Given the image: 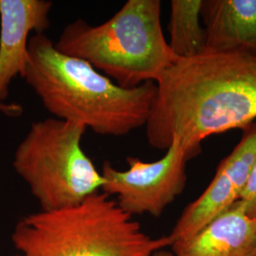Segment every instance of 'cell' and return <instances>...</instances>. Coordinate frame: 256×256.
Here are the masks:
<instances>
[{"mask_svg":"<svg viewBox=\"0 0 256 256\" xmlns=\"http://www.w3.org/2000/svg\"><path fill=\"white\" fill-rule=\"evenodd\" d=\"M22 78L54 118L102 136L120 137L146 126L156 82L124 88L88 62L64 54L44 34H32Z\"/></svg>","mask_w":256,"mask_h":256,"instance_id":"cell-2","label":"cell"},{"mask_svg":"<svg viewBox=\"0 0 256 256\" xmlns=\"http://www.w3.org/2000/svg\"><path fill=\"white\" fill-rule=\"evenodd\" d=\"M200 14L207 52L256 56V0H203Z\"/></svg>","mask_w":256,"mask_h":256,"instance_id":"cell-10","label":"cell"},{"mask_svg":"<svg viewBox=\"0 0 256 256\" xmlns=\"http://www.w3.org/2000/svg\"><path fill=\"white\" fill-rule=\"evenodd\" d=\"M190 156L176 138L158 160L146 162L128 156V170L120 171L106 162L102 168V192L114 198L130 214L158 218L182 194L187 182L186 167Z\"/></svg>","mask_w":256,"mask_h":256,"instance_id":"cell-6","label":"cell"},{"mask_svg":"<svg viewBox=\"0 0 256 256\" xmlns=\"http://www.w3.org/2000/svg\"><path fill=\"white\" fill-rule=\"evenodd\" d=\"M248 216L256 220V162L240 200Z\"/></svg>","mask_w":256,"mask_h":256,"instance_id":"cell-12","label":"cell"},{"mask_svg":"<svg viewBox=\"0 0 256 256\" xmlns=\"http://www.w3.org/2000/svg\"><path fill=\"white\" fill-rule=\"evenodd\" d=\"M160 0H128L108 21L76 19L64 28L57 50L84 60L124 88L156 82L178 58L162 27Z\"/></svg>","mask_w":256,"mask_h":256,"instance_id":"cell-4","label":"cell"},{"mask_svg":"<svg viewBox=\"0 0 256 256\" xmlns=\"http://www.w3.org/2000/svg\"><path fill=\"white\" fill-rule=\"evenodd\" d=\"M176 256H254L256 220L240 200L210 221L192 238L171 245Z\"/></svg>","mask_w":256,"mask_h":256,"instance_id":"cell-9","label":"cell"},{"mask_svg":"<svg viewBox=\"0 0 256 256\" xmlns=\"http://www.w3.org/2000/svg\"><path fill=\"white\" fill-rule=\"evenodd\" d=\"M14 256H152L171 247L169 236L153 238L104 192L58 210L19 220L12 234Z\"/></svg>","mask_w":256,"mask_h":256,"instance_id":"cell-3","label":"cell"},{"mask_svg":"<svg viewBox=\"0 0 256 256\" xmlns=\"http://www.w3.org/2000/svg\"><path fill=\"white\" fill-rule=\"evenodd\" d=\"M242 132L239 142L222 160L206 190L183 210L169 234L172 244L192 238L240 200L256 162V122Z\"/></svg>","mask_w":256,"mask_h":256,"instance_id":"cell-7","label":"cell"},{"mask_svg":"<svg viewBox=\"0 0 256 256\" xmlns=\"http://www.w3.org/2000/svg\"><path fill=\"white\" fill-rule=\"evenodd\" d=\"M152 256H176L174 254L173 252H169V250H166L165 248L164 250H160L158 252H154Z\"/></svg>","mask_w":256,"mask_h":256,"instance_id":"cell-14","label":"cell"},{"mask_svg":"<svg viewBox=\"0 0 256 256\" xmlns=\"http://www.w3.org/2000/svg\"><path fill=\"white\" fill-rule=\"evenodd\" d=\"M203 0H173L170 4L168 45L178 59L206 50V34L200 23Z\"/></svg>","mask_w":256,"mask_h":256,"instance_id":"cell-11","label":"cell"},{"mask_svg":"<svg viewBox=\"0 0 256 256\" xmlns=\"http://www.w3.org/2000/svg\"><path fill=\"white\" fill-rule=\"evenodd\" d=\"M256 122V56L204 52L176 59L156 82L147 142L166 150L176 138L192 160L202 142Z\"/></svg>","mask_w":256,"mask_h":256,"instance_id":"cell-1","label":"cell"},{"mask_svg":"<svg viewBox=\"0 0 256 256\" xmlns=\"http://www.w3.org/2000/svg\"><path fill=\"white\" fill-rule=\"evenodd\" d=\"M86 128L57 118L34 122L16 148L12 166L41 210L77 205L100 192L104 180L82 150Z\"/></svg>","mask_w":256,"mask_h":256,"instance_id":"cell-5","label":"cell"},{"mask_svg":"<svg viewBox=\"0 0 256 256\" xmlns=\"http://www.w3.org/2000/svg\"><path fill=\"white\" fill-rule=\"evenodd\" d=\"M254 256H256V254H254Z\"/></svg>","mask_w":256,"mask_h":256,"instance_id":"cell-15","label":"cell"},{"mask_svg":"<svg viewBox=\"0 0 256 256\" xmlns=\"http://www.w3.org/2000/svg\"><path fill=\"white\" fill-rule=\"evenodd\" d=\"M52 8L48 0H0V102L9 97L12 82L24 74L30 36L50 26Z\"/></svg>","mask_w":256,"mask_h":256,"instance_id":"cell-8","label":"cell"},{"mask_svg":"<svg viewBox=\"0 0 256 256\" xmlns=\"http://www.w3.org/2000/svg\"><path fill=\"white\" fill-rule=\"evenodd\" d=\"M23 113V108L18 102H0V114L9 118H18Z\"/></svg>","mask_w":256,"mask_h":256,"instance_id":"cell-13","label":"cell"}]
</instances>
